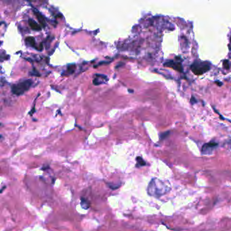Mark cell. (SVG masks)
Wrapping results in <instances>:
<instances>
[{
  "mask_svg": "<svg viewBox=\"0 0 231 231\" xmlns=\"http://www.w3.org/2000/svg\"><path fill=\"white\" fill-rule=\"evenodd\" d=\"M230 40H231V37H230Z\"/></svg>",
  "mask_w": 231,
  "mask_h": 231,
  "instance_id": "9a60e30c",
  "label": "cell"
},
{
  "mask_svg": "<svg viewBox=\"0 0 231 231\" xmlns=\"http://www.w3.org/2000/svg\"><path fill=\"white\" fill-rule=\"evenodd\" d=\"M35 14H36V16H37V18L38 19V21H39L40 23L43 25V27H46V21H45L44 17L39 12H35Z\"/></svg>",
  "mask_w": 231,
  "mask_h": 231,
  "instance_id": "52a82bcc",
  "label": "cell"
},
{
  "mask_svg": "<svg viewBox=\"0 0 231 231\" xmlns=\"http://www.w3.org/2000/svg\"><path fill=\"white\" fill-rule=\"evenodd\" d=\"M170 190V187H167L164 182L157 178H153L151 180L147 189V192L149 195L157 198L166 194Z\"/></svg>",
  "mask_w": 231,
  "mask_h": 231,
  "instance_id": "6da1fadb",
  "label": "cell"
},
{
  "mask_svg": "<svg viewBox=\"0 0 231 231\" xmlns=\"http://www.w3.org/2000/svg\"><path fill=\"white\" fill-rule=\"evenodd\" d=\"M164 66L168 67H172V69H174V70H176V71H178L180 72H182V70H183L182 65L180 62H176L173 61L165 62L164 64Z\"/></svg>",
  "mask_w": 231,
  "mask_h": 231,
  "instance_id": "5b68a950",
  "label": "cell"
},
{
  "mask_svg": "<svg viewBox=\"0 0 231 231\" xmlns=\"http://www.w3.org/2000/svg\"><path fill=\"white\" fill-rule=\"evenodd\" d=\"M108 186H109L110 189H111L113 190H115V189H117L118 188H119L120 187V185H115V184H108Z\"/></svg>",
  "mask_w": 231,
  "mask_h": 231,
  "instance_id": "7c38bea8",
  "label": "cell"
},
{
  "mask_svg": "<svg viewBox=\"0 0 231 231\" xmlns=\"http://www.w3.org/2000/svg\"><path fill=\"white\" fill-rule=\"evenodd\" d=\"M128 91H129V92H132V93H133V90H128Z\"/></svg>",
  "mask_w": 231,
  "mask_h": 231,
  "instance_id": "5bb4252c",
  "label": "cell"
},
{
  "mask_svg": "<svg viewBox=\"0 0 231 231\" xmlns=\"http://www.w3.org/2000/svg\"><path fill=\"white\" fill-rule=\"evenodd\" d=\"M33 84V81L31 79H27L18 83V84H14L12 86V92L16 96L23 94L24 93L27 91L30 87Z\"/></svg>",
  "mask_w": 231,
  "mask_h": 231,
  "instance_id": "7a4b0ae2",
  "label": "cell"
},
{
  "mask_svg": "<svg viewBox=\"0 0 231 231\" xmlns=\"http://www.w3.org/2000/svg\"><path fill=\"white\" fill-rule=\"evenodd\" d=\"M223 65H224V67L225 69H228V68H229V62L226 60V61H224V62H223Z\"/></svg>",
  "mask_w": 231,
  "mask_h": 231,
  "instance_id": "4fadbf2b",
  "label": "cell"
},
{
  "mask_svg": "<svg viewBox=\"0 0 231 231\" xmlns=\"http://www.w3.org/2000/svg\"><path fill=\"white\" fill-rule=\"evenodd\" d=\"M218 143L214 142H210L206 143L203 145L202 147V153L203 155H210L212 154L215 148L218 147Z\"/></svg>",
  "mask_w": 231,
  "mask_h": 231,
  "instance_id": "277c9868",
  "label": "cell"
},
{
  "mask_svg": "<svg viewBox=\"0 0 231 231\" xmlns=\"http://www.w3.org/2000/svg\"><path fill=\"white\" fill-rule=\"evenodd\" d=\"M29 24L31 27V28L34 30V31H39L41 30V27H40V25L37 23V22L33 19H29Z\"/></svg>",
  "mask_w": 231,
  "mask_h": 231,
  "instance_id": "8992f818",
  "label": "cell"
},
{
  "mask_svg": "<svg viewBox=\"0 0 231 231\" xmlns=\"http://www.w3.org/2000/svg\"><path fill=\"white\" fill-rule=\"evenodd\" d=\"M136 161H137V164H136V167H142V166H144L146 165V162L144 161L142 157H138L136 158Z\"/></svg>",
  "mask_w": 231,
  "mask_h": 231,
  "instance_id": "9c48e42d",
  "label": "cell"
},
{
  "mask_svg": "<svg viewBox=\"0 0 231 231\" xmlns=\"http://www.w3.org/2000/svg\"><path fill=\"white\" fill-rule=\"evenodd\" d=\"M75 66L74 64H72L68 67L67 71L69 72V74H72L75 71Z\"/></svg>",
  "mask_w": 231,
  "mask_h": 231,
  "instance_id": "8fae6325",
  "label": "cell"
},
{
  "mask_svg": "<svg viewBox=\"0 0 231 231\" xmlns=\"http://www.w3.org/2000/svg\"><path fill=\"white\" fill-rule=\"evenodd\" d=\"M81 206L84 210H87L90 207V203L84 198L81 199Z\"/></svg>",
  "mask_w": 231,
  "mask_h": 231,
  "instance_id": "ba28073f",
  "label": "cell"
},
{
  "mask_svg": "<svg viewBox=\"0 0 231 231\" xmlns=\"http://www.w3.org/2000/svg\"><path fill=\"white\" fill-rule=\"evenodd\" d=\"M193 73L197 75H203L210 69V65L207 62L195 61L190 67Z\"/></svg>",
  "mask_w": 231,
  "mask_h": 231,
  "instance_id": "3957f363",
  "label": "cell"
},
{
  "mask_svg": "<svg viewBox=\"0 0 231 231\" xmlns=\"http://www.w3.org/2000/svg\"><path fill=\"white\" fill-rule=\"evenodd\" d=\"M26 41L28 42L31 46H35L36 45V39L33 37H27L26 38Z\"/></svg>",
  "mask_w": 231,
  "mask_h": 231,
  "instance_id": "30bf717a",
  "label": "cell"
}]
</instances>
